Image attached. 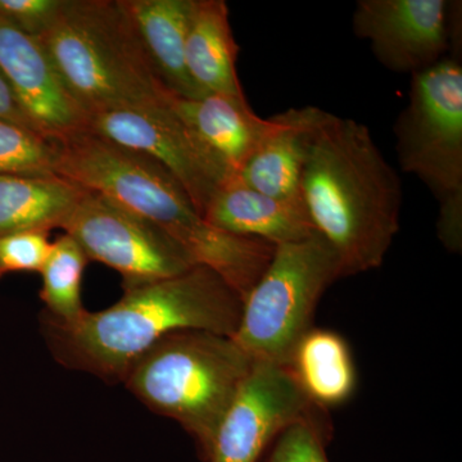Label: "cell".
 Returning a JSON list of instances; mask_svg holds the SVG:
<instances>
[{
	"label": "cell",
	"mask_w": 462,
	"mask_h": 462,
	"mask_svg": "<svg viewBox=\"0 0 462 462\" xmlns=\"http://www.w3.org/2000/svg\"><path fill=\"white\" fill-rule=\"evenodd\" d=\"M300 185L345 278L382 266L400 231L402 185L369 127L310 106Z\"/></svg>",
	"instance_id": "cell-1"
},
{
	"label": "cell",
	"mask_w": 462,
	"mask_h": 462,
	"mask_svg": "<svg viewBox=\"0 0 462 462\" xmlns=\"http://www.w3.org/2000/svg\"><path fill=\"white\" fill-rule=\"evenodd\" d=\"M243 300L218 273L197 264L189 272L136 287L102 311L60 324L42 316L51 355L69 369L121 382L161 339L184 330L233 337Z\"/></svg>",
	"instance_id": "cell-2"
},
{
	"label": "cell",
	"mask_w": 462,
	"mask_h": 462,
	"mask_svg": "<svg viewBox=\"0 0 462 462\" xmlns=\"http://www.w3.org/2000/svg\"><path fill=\"white\" fill-rule=\"evenodd\" d=\"M58 143V176L156 224L194 263L218 273L243 300L260 281L275 245L209 224L180 182L156 161L87 130Z\"/></svg>",
	"instance_id": "cell-3"
},
{
	"label": "cell",
	"mask_w": 462,
	"mask_h": 462,
	"mask_svg": "<svg viewBox=\"0 0 462 462\" xmlns=\"http://www.w3.org/2000/svg\"><path fill=\"white\" fill-rule=\"evenodd\" d=\"M67 91L88 116L169 99L121 0H63L39 36Z\"/></svg>",
	"instance_id": "cell-4"
},
{
	"label": "cell",
	"mask_w": 462,
	"mask_h": 462,
	"mask_svg": "<svg viewBox=\"0 0 462 462\" xmlns=\"http://www.w3.org/2000/svg\"><path fill=\"white\" fill-rule=\"evenodd\" d=\"M254 364L231 337L176 331L141 356L123 383L149 410L178 422L206 462L216 430Z\"/></svg>",
	"instance_id": "cell-5"
},
{
	"label": "cell",
	"mask_w": 462,
	"mask_h": 462,
	"mask_svg": "<svg viewBox=\"0 0 462 462\" xmlns=\"http://www.w3.org/2000/svg\"><path fill=\"white\" fill-rule=\"evenodd\" d=\"M398 162L439 205L437 234L452 254L462 249V65L447 56L411 75L409 103L393 127Z\"/></svg>",
	"instance_id": "cell-6"
},
{
	"label": "cell",
	"mask_w": 462,
	"mask_h": 462,
	"mask_svg": "<svg viewBox=\"0 0 462 462\" xmlns=\"http://www.w3.org/2000/svg\"><path fill=\"white\" fill-rule=\"evenodd\" d=\"M342 278L336 251L319 233L275 245L269 266L243 300L231 338L252 360L287 367L297 343L314 328L321 297Z\"/></svg>",
	"instance_id": "cell-7"
},
{
	"label": "cell",
	"mask_w": 462,
	"mask_h": 462,
	"mask_svg": "<svg viewBox=\"0 0 462 462\" xmlns=\"http://www.w3.org/2000/svg\"><path fill=\"white\" fill-rule=\"evenodd\" d=\"M88 258L123 276L124 288L189 272L197 263L156 224L116 200L85 190L62 225Z\"/></svg>",
	"instance_id": "cell-8"
},
{
	"label": "cell",
	"mask_w": 462,
	"mask_h": 462,
	"mask_svg": "<svg viewBox=\"0 0 462 462\" xmlns=\"http://www.w3.org/2000/svg\"><path fill=\"white\" fill-rule=\"evenodd\" d=\"M171 97L142 107L88 116L85 130L165 167L203 216L215 194L236 176L176 114Z\"/></svg>",
	"instance_id": "cell-9"
},
{
	"label": "cell",
	"mask_w": 462,
	"mask_h": 462,
	"mask_svg": "<svg viewBox=\"0 0 462 462\" xmlns=\"http://www.w3.org/2000/svg\"><path fill=\"white\" fill-rule=\"evenodd\" d=\"M352 29L370 42L389 71L418 74L460 53L461 3L449 0H358Z\"/></svg>",
	"instance_id": "cell-10"
},
{
	"label": "cell",
	"mask_w": 462,
	"mask_h": 462,
	"mask_svg": "<svg viewBox=\"0 0 462 462\" xmlns=\"http://www.w3.org/2000/svg\"><path fill=\"white\" fill-rule=\"evenodd\" d=\"M302 421L330 420L287 367L254 361L216 430L206 462H261L282 431Z\"/></svg>",
	"instance_id": "cell-11"
},
{
	"label": "cell",
	"mask_w": 462,
	"mask_h": 462,
	"mask_svg": "<svg viewBox=\"0 0 462 462\" xmlns=\"http://www.w3.org/2000/svg\"><path fill=\"white\" fill-rule=\"evenodd\" d=\"M0 72L36 132L57 142L84 132L87 115L67 91L42 42L3 17Z\"/></svg>",
	"instance_id": "cell-12"
},
{
	"label": "cell",
	"mask_w": 462,
	"mask_h": 462,
	"mask_svg": "<svg viewBox=\"0 0 462 462\" xmlns=\"http://www.w3.org/2000/svg\"><path fill=\"white\" fill-rule=\"evenodd\" d=\"M203 217L217 229L273 245L300 242L318 233L302 199H276L231 179L215 194Z\"/></svg>",
	"instance_id": "cell-13"
},
{
	"label": "cell",
	"mask_w": 462,
	"mask_h": 462,
	"mask_svg": "<svg viewBox=\"0 0 462 462\" xmlns=\"http://www.w3.org/2000/svg\"><path fill=\"white\" fill-rule=\"evenodd\" d=\"M193 0H121L157 78L172 97L205 94L188 71L185 47Z\"/></svg>",
	"instance_id": "cell-14"
},
{
	"label": "cell",
	"mask_w": 462,
	"mask_h": 462,
	"mask_svg": "<svg viewBox=\"0 0 462 462\" xmlns=\"http://www.w3.org/2000/svg\"><path fill=\"white\" fill-rule=\"evenodd\" d=\"M170 103L236 178L270 127V117L254 114L245 97L221 94H208L199 99L171 97Z\"/></svg>",
	"instance_id": "cell-15"
},
{
	"label": "cell",
	"mask_w": 462,
	"mask_h": 462,
	"mask_svg": "<svg viewBox=\"0 0 462 462\" xmlns=\"http://www.w3.org/2000/svg\"><path fill=\"white\" fill-rule=\"evenodd\" d=\"M239 45L224 0H193L188 27V71L205 96L245 97L236 72Z\"/></svg>",
	"instance_id": "cell-16"
},
{
	"label": "cell",
	"mask_w": 462,
	"mask_h": 462,
	"mask_svg": "<svg viewBox=\"0 0 462 462\" xmlns=\"http://www.w3.org/2000/svg\"><path fill=\"white\" fill-rule=\"evenodd\" d=\"M307 117L309 107L287 109L270 117L269 130L239 172V180L276 199H302Z\"/></svg>",
	"instance_id": "cell-17"
},
{
	"label": "cell",
	"mask_w": 462,
	"mask_h": 462,
	"mask_svg": "<svg viewBox=\"0 0 462 462\" xmlns=\"http://www.w3.org/2000/svg\"><path fill=\"white\" fill-rule=\"evenodd\" d=\"M84 191L58 175H0V236L60 229Z\"/></svg>",
	"instance_id": "cell-18"
},
{
	"label": "cell",
	"mask_w": 462,
	"mask_h": 462,
	"mask_svg": "<svg viewBox=\"0 0 462 462\" xmlns=\"http://www.w3.org/2000/svg\"><path fill=\"white\" fill-rule=\"evenodd\" d=\"M287 369L310 401L324 410L351 400L357 385L351 349L336 331L311 328L297 343Z\"/></svg>",
	"instance_id": "cell-19"
},
{
	"label": "cell",
	"mask_w": 462,
	"mask_h": 462,
	"mask_svg": "<svg viewBox=\"0 0 462 462\" xmlns=\"http://www.w3.org/2000/svg\"><path fill=\"white\" fill-rule=\"evenodd\" d=\"M89 258L78 242L63 234L51 243L42 266L41 298L44 316L60 324L74 322L84 314L81 284Z\"/></svg>",
	"instance_id": "cell-20"
},
{
	"label": "cell",
	"mask_w": 462,
	"mask_h": 462,
	"mask_svg": "<svg viewBox=\"0 0 462 462\" xmlns=\"http://www.w3.org/2000/svg\"><path fill=\"white\" fill-rule=\"evenodd\" d=\"M60 143L0 120V175H57Z\"/></svg>",
	"instance_id": "cell-21"
},
{
	"label": "cell",
	"mask_w": 462,
	"mask_h": 462,
	"mask_svg": "<svg viewBox=\"0 0 462 462\" xmlns=\"http://www.w3.org/2000/svg\"><path fill=\"white\" fill-rule=\"evenodd\" d=\"M333 436L330 421H302L276 438L263 462H329L327 445Z\"/></svg>",
	"instance_id": "cell-22"
},
{
	"label": "cell",
	"mask_w": 462,
	"mask_h": 462,
	"mask_svg": "<svg viewBox=\"0 0 462 462\" xmlns=\"http://www.w3.org/2000/svg\"><path fill=\"white\" fill-rule=\"evenodd\" d=\"M51 242L44 231H20L0 236V278L12 273H41Z\"/></svg>",
	"instance_id": "cell-23"
},
{
	"label": "cell",
	"mask_w": 462,
	"mask_h": 462,
	"mask_svg": "<svg viewBox=\"0 0 462 462\" xmlns=\"http://www.w3.org/2000/svg\"><path fill=\"white\" fill-rule=\"evenodd\" d=\"M63 0H0V17L27 35L39 38L47 32Z\"/></svg>",
	"instance_id": "cell-24"
},
{
	"label": "cell",
	"mask_w": 462,
	"mask_h": 462,
	"mask_svg": "<svg viewBox=\"0 0 462 462\" xmlns=\"http://www.w3.org/2000/svg\"><path fill=\"white\" fill-rule=\"evenodd\" d=\"M0 120L20 125V126L36 132L35 127L23 114V108L18 105L16 97H14V91H12L2 72H0Z\"/></svg>",
	"instance_id": "cell-25"
}]
</instances>
